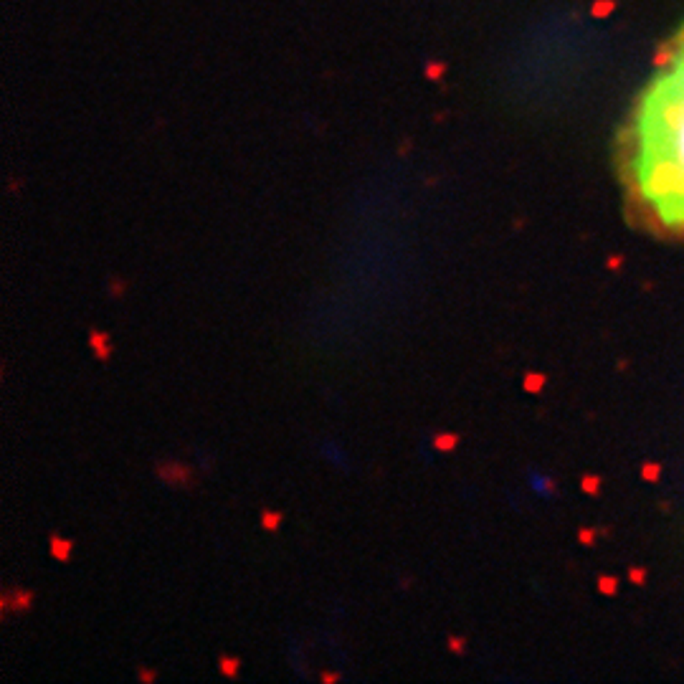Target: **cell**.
<instances>
[{"instance_id":"cell-1","label":"cell","mask_w":684,"mask_h":684,"mask_svg":"<svg viewBox=\"0 0 684 684\" xmlns=\"http://www.w3.org/2000/svg\"><path fill=\"white\" fill-rule=\"evenodd\" d=\"M631 180L664 228H684V31L644 92L631 127Z\"/></svg>"},{"instance_id":"cell-2","label":"cell","mask_w":684,"mask_h":684,"mask_svg":"<svg viewBox=\"0 0 684 684\" xmlns=\"http://www.w3.org/2000/svg\"><path fill=\"white\" fill-rule=\"evenodd\" d=\"M33 603V593L28 588H10V591L3 593V611L10 614V611H28Z\"/></svg>"},{"instance_id":"cell-3","label":"cell","mask_w":684,"mask_h":684,"mask_svg":"<svg viewBox=\"0 0 684 684\" xmlns=\"http://www.w3.org/2000/svg\"><path fill=\"white\" fill-rule=\"evenodd\" d=\"M157 474L163 476V482H168V484H185V482H180V479H193V472L188 467H183L180 461L160 464V467H157Z\"/></svg>"},{"instance_id":"cell-4","label":"cell","mask_w":684,"mask_h":684,"mask_svg":"<svg viewBox=\"0 0 684 684\" xmlns=\"http://www.w3.org/2000/svg\"><path fill=\"white\" fill-rule=\"evenodd\" d=\"M89 345H92V350H94V355H97V360L107 363V360L112 358V342H109L107 332L92 330V332H89Z\"/></svg>"},{"instance_id":"cell-5","label":"cell","mask_w":684,"mask_h":684,"mask_svg":"<svg viewBox=\"0 0 684 684\" xmlns=\"http://www.w3.org/2000/svg\"><path fill=\"white\" fill-rule=\"evenodd\" d=\"M71 547H74V543H71V540H61L59 535H51V555H54L56 560H61V563H69Z\"/></svg>"},{"instance_id":"cell-6","label":"cell","mask_w":684,"mask_h":684,"mask_svg":"<svg viewBox=\"0 0 684 684\" xmlns=\"http://www.w3.org/2000/svg\"><path fill=\"white\" fill-rule=\"evenodd\" d=\"M218 667H221V674H225L228 679H234L239 676V669H241V661L236 659V656H221L218 661Z\"/></svg>"},{"instance_id":"cell-7","label":"cell","mask_w":684,"mask_h":684,"mask_svg":"<svg viewBox=\"0 0 684 684\" xmlns=\"http://www.w3.org/2000/svg\"><path fill=\"white\" fill-rule=\"evenodd\" d=\"M281 520H284V514L281 512H274V510H264L261 512V525H264L266 530H279V525H281Z\"/></svg>"},{"instance_id":"cell-8","label":"cell","mask_w":684,"mask_h":684,"mask_svg":"<svg viewBox=\"0 0 684 684\" xmlns=\"http://www.w3.org/2000/svg\"><path fill=\"white\" fill-rule=\"evenodd\" d=\"M456 443H459V436H456V434H439L434 439V446L439 451H451L454 446H456Z\"/></svg>"},{"instance_id":"cell-9","label":"cell","mask_w":684,"mask_h":684,"mask_svg":"<svg viewBox=\"0 0 684 684\" xmlns=\"http://www.w3.org/2000/svg\"><path fill=\"white\" fill-rule=\"evenodd\" d=\"M449 649L454 654H464V652H467V641H464V638H459V636H449Z\"/></svg>"},{"instance_id":"cell-10","label":"cell","mask_w":684,"mask_h":684,"mask_svg":"<svg viewBox=\"0 0 684 684\" xmlns=\"http://www.w3.org/2000/svg\"><path fill=\"white\" fill-rule=\"evenodd\" d=\"M137 674H140V679H155V672H142V669H140Z\"/></svg>"},{"instance_id":"cell-11","label":"cell","mask_w":684,"mask_h":684,"mask_svg":"<svg viewBox=\"0 0 684 684\" xmlns=\"http://www.w3.org/2000/svg\"><path fill=\"white\" fill-rule=\"evenodd\" d=\"M334 679H340V674H322V682H334Z\"/></svg>"}]
</instances>
